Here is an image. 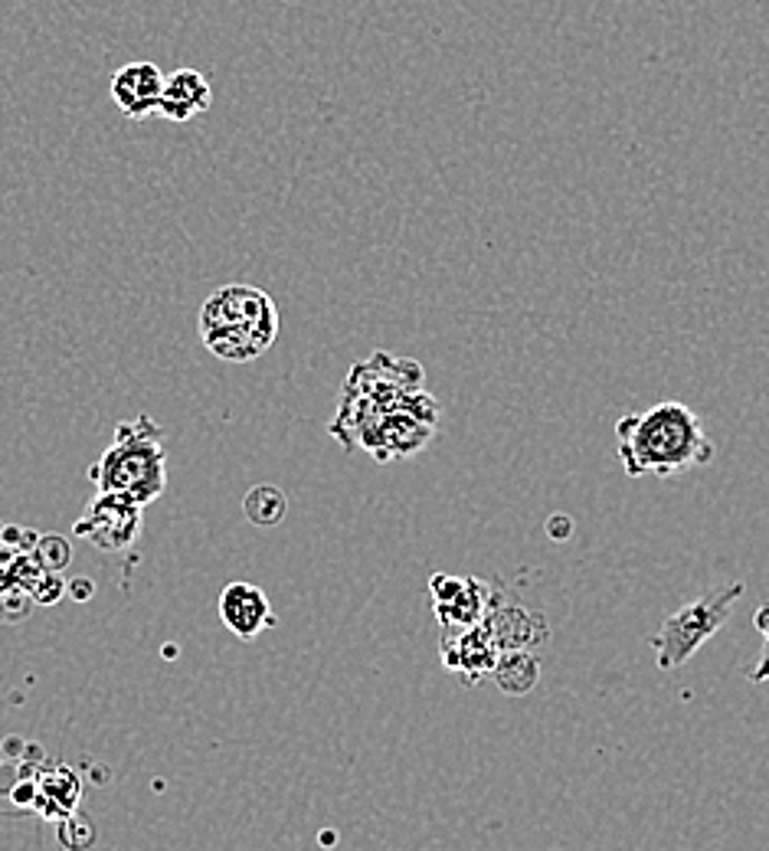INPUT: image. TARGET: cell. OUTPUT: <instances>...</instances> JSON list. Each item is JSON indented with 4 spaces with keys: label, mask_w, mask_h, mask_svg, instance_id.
I'll return each instance as SVG.
<instances>
[{
    "label": "cell",
    "mask_w": 769,
    "mask_h": 851,
    "mask_svg": "<svg viewBox=\"0 0 769 851\" xmlns=\"http://www.w3.org/2000/svg\"><path fill=\"white\" fill-rule=\"evenodd\" d=\"M435 416L438 406L422 389L419 363L376 350L347 373L331 435L347 448L360 445L376 462H393L425 448Z\"/></svg>",
    "instance_id": "obj_1"
},
{
    "label": "cell",
    "mask_w": 769,
    "mask_h": 851,
    "mask_svg": "<svg viewBox=\"0 0 769 851\" xmlns=\"http://www.w3.org/2000/svg\"><path fill=\"white\" fill-rule=\"evenodd\" d=\"M612 435L618 465L628 478H668L713 458V442L700 416L677 399H661L641 412H625Z\"/></svg>",
    "instance_id": "obj_2"
},
{
    "label": "cell",
    "mask_w": 769,
    "mask_h": 851,
    "mask_svg": "<svg viewBox=\"0 0 769 851\" xmlns=\"http://www.w3.org/2000/svg\"><path fill=\"white\" fill-rule=\"evenodd\" d=\"M196 327L213 357L249 363L275 344L278 308L272 295L255 285H223L200 304Z\"/></svg>",
    "instance_id": "obj_3"
},
{
    "label": "cell",
    "mask_w": 769,
    "mask_h": 851,
    "mask_svg": "<svg viewBox=\"0 0 769 851\" xmlns=\"http://www.w3.org/2000/svg\"><path fill=\"white\" fill-rule=\"evenodd\" d=\"M95 491L121 494L134 504H151L167 488V448L164 429L151 416L124 419L115 429L111 445L88 468Z\"/></svg>",
    "instance_id": "obj_4"
},
{
    "label": "cell",
    "mask_w": 769,
    "mask_h": 851,
    "mask_svg": "<svg viewBox=\"0 0 769 851\" xmlns=\"http://www.w3.org/2000/svg\"><path fill=\"white\" fill-rule=\"evenodd\" d=\"M743 592H746V586L740 579H733V583L707 589L697 599H690L681 609H674L658 625V632L648 638L651 651H654V664L661 671H674L684 661H690L726 625V619L733 615V609L743 599Z\"/></svg>",
    "instance_id": "obj_5"
},
{
    "label": "cell",
    "mask_w": 769,
    "mask_h": 851,
    "mask_svg": "<svg viewBox=\"0 0 769 851\" xmlns=\"http://www.w3.org/2000/svg\"><path fill=\"white\" fill-rule=\"evenodd\" d=\"M72 530H75V537L88 540L101 553H124L141 537V504H134L121 494L98 491Z\"/></svg>",
    "instance_id": "obj_6"
},
{
    "label": "cell",
    "mask_w": 769,
    "mask_h": 851,
    "mask_svg": "<svg viewBox=\"0 0 769 851\" xmlns=\"http://www.w3.org/2000/svg\"><path fill=\"white\" fill-rule=\"evenodd\" d=\"M481 625L488 628L497 651H510V648L537 651L540 645L550 642V632H553L550 619L540 609L524 606L501 583H491V599H488V612H484Z\"/></svg>",
    "instance_id": "obj_7"
},
{
    "label": "cell",
    "mask_w": 769,
    "mask_h": 851,
    "mask_svg": "<svg viewBox=\"0 0 769 851\" xmlns=\"http://www.w3.org/2000/svg\"><path fill=\"white\" fill-rule=\"evenodd\" d=\"M429 592H432V609H435L438 625L445 632H461L484 619L488 599H491V583H481L474 576L435 573L429 583Z\"/></svg>",
    "instance_id": "obj_8"
},
{
    "label": "cell",
    "mask_w": 769,
    "mask_h": 851,
    "mask_svg": "<svg viewBox=\"0 0 769 851\" xmlns=\"http://www.w3.org/2000/svg\"><path fill=\"white\" fill-rule=\"evenodd\" d=\"M108 88H111V98L121 115H128L131 121H144V118L157 115L160 92H164V72L154 62L137 59V62L121 65L111 75Z\"/></svg>",
    "instance_id": "obj_9"
},
{
    "label": "cell",
    "mask_w": 769,
    "mask_h": 851,
    "mask_svg": "<svg viewBox=\"0 0 769 851\" xmlns=\"http://www.w3.org/2000/svg\"><path fill=\"white\" fill-rule=\"evenodd\" d=\"M219 619L236 638H255L275 625V612L265 589L245 579H236L219 592Z\"/></svg>",
    "instance_id": "obj_10"
},
{
    "label": "cell",
    "mask_w": 769,
    "mask_h": 851,
    "mask_svg": "<svg viewBox=\"0 0 769 851\" xmlns=\"http://www.w3.org/2000/svg\"><path fill=\"white\" fill-rule=\"evenodd\" d=\"M497 655L501 651H497V645L491 642V635L481 622L471 625V628L442 635V664L448 671H455L458 678H465V684H478L481 674H491Z\"/></svg>",
    "instance_id": "obj_11"
},
{
    "label": "cell",
    "mask_w": 769,
    "mask_h": 851,
    "mask_svg": "<svg viewBox=\"0 0 769 851\" xmlns=\"http://www.w3.org/2000/svg\"><path fill=\"white\" fill-rule=\"evenodd\" d=\"M209 101H213V88L200 69H173L170 75H164L157 115L167 121H190L203 115Z\"/></svg>",
    "instance_id": "obj_12"
},
{
    "label": "cell",
    "mask_w": 769,
    "mask_h": 851,
    "mask_svg": "<svg viewBox=\"0 0 769 851\" xmlns=\"http://www.w3.org/2000/svg\"><path fill=\"white\" fill-rule=\"evenodd\" d=\"M494 681L504 694L510 697H520V694H530L540 681V658L527 648H510V651H501L497 661H494Z\"/></svg>",
    "instance_id": "obj_13"
},
{
    "label": "cell",
    "mask_w": 769,
    "mask_h": 851,
    "mask_svg": "<svg viewBox=\"0 0 769 851\" xmlns=\"http://www.w3.org/2000/svg\"><path fill=\"white\" fill-rule=\"evenodd\" d=\"M242 511L245 517L255 524V527H275L285 511H288V501H285V491L275 488V484H255L245 491L242 498Z\"/></svg>",
    "instance_id": "obj_14"
},
{
    "label": "cell",
    "mask_w": 769,
    "mask_h": 851,
    "mask_svg": "<svg viewBox=\"0 0 769 851\" xmlns=\"http://www.w3.org/2000/svg\"><path fill=\"white\" fill-rule=\"evenodd\" d=\"M753 625L759 632V655H756V664L749 668V681L762 684V681H769V599L753 612Z\"/></svg>",
    "instance_id": "obj_15"
},
{
    "label": "cell",
    "mask_w": 769,
    "mask_h": 851,
    "mask_svg": "<svg viewBox=\"0 0 769 851\" xmlns=\"http://www.w3.org/2000/svg\"><path fill=\"white\" fill-rule=\"evenodd\" d=\"M550 537H569V517H550Z\"/></svg>",
    "instance_id": "obj_16"
}]
</instances>
